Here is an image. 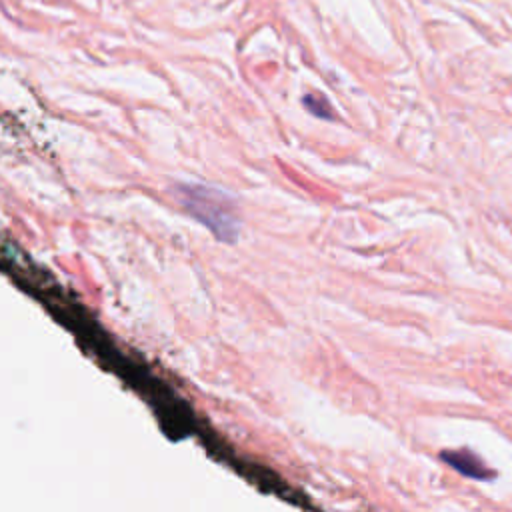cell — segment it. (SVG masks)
<instances>
[{
	"mask_svg": "<svg viewBox=\"0 0 512 512\" xmlns=\"http://www.w3.org/2000/svg\"><path fill=\"white\" fill-rule=\"evenodd\" d=\"M174 196L188 214L208 226L218 240L234 242L238 236V216L232 196L224 190L198 184H178L174 186Z\"/></svg>",
	"mask_w": 512,
	"mask_h": 512,
	"instance_id": "6da1fadb",
	"label": "cell"
},
{
	"mask_svg": "<svg viewBox=\"0 0 512 512\" xmlns=\"http://www.w3.org/2000/svg\"><path fill=\"white\" fill-rule=\"evenodd\" d=\"M440 458L452 466L456 472L474 478V480H488L494 478V472L484 466V462L472 454L470 450H444L440 452Z\"/></svg>",
	"mask_w": 512,
	"mask_h": 512,
	"instance_id": "7a4b0ae2",
	"label": "cell"
},
{
	"mask_svg": "<svg viewBox=\"0 0 512 512\" xmlns=\"http://www.w3.org/2000/svg\"><path fill=\"white\" fill-rule=\"evenodd\" d=\"M302 104L306 106V110L318 118H324V120H332L334 114H332V108L328 106V102L324 98H318V96H304L302 98Z\"/></svg>",
	"mask_w": 512,
	"mask_h": 512,
	"instance_id": "3957f363",
	"label": "cell"
}]
</instances>
